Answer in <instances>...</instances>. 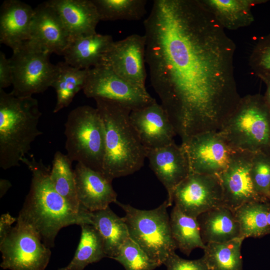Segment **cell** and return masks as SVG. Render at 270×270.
I'll use <instances>...</instances> for the list:
<instances>
[{"label":"cell","instance_id":"obj_12","mask_svg":"<svg viewBox=\"0 0 270 270\" xmlns=\"http://www.w3.org/2000/svg\"><path fill=\"white\" fill-rule=\"evenodd\" d=\"M190 172L218 176L228 166L234 152L218 132L194 135L181 144Z\"/></svg>","mask_w":270,"mask_h":270},{"label":"cell","instance_id":"obj_13","mask_svg":"<svg viewBox=\"0 0 270 270\" xmlns=\"http://www.w3.org/2000/svg\"><path fill=\"white\" fill-rule=\"evenodd\" d=\"M145 63V36L132 34L114 42L105 54L101 65L109 68L128 82L146 88Z\"/></svg>","mask_w":270,"mask_h":270},{"label":"cell","instance_id":"obj_23","mask_svg":"<svg viewBox=\"0 0 270 270\" xmlns=\"http://www.w3.org/2000/svg\"><path fill=\"white\" fill-rule=\"evenodd\" d=\"M224 29L236 30L250 26L254 17L252 8L266 0H200Z\"/></svg>","mask_w":270,"mask_h":270},{"label":"cell","instance_id":"obj_1","mask_svg":"<svg viewBox=\"0 0 270 270\" xmlns=\"http://www.w3.org/2000/svg\"><path fill=\"white\" fill-rule=\"evenodd\" d=\"M144 26L150 82L176 134L218 132L242 98L233 40L200 0H154Z\"/></svg>","mask_w":270,"mask_h":270},{"label":"cell","instance_id":"obj_40","mask_svg":"<svg viewBox=\"0 0 270 270\" xmlns=\"http://www.w3.org/2000/svg\"><path fill=\"white\" fill-rule=\"evenodd\" d=\"M268 223L270 226V210L268 212Z\"/></svg>","mask_w":270,"mask_h":270},{"label":"cell","instance_id":"obj_10","mask_svg":"<svg viewBox=\"0 0 270 270\" xmlns=\"http://www.w3.org/2000/svg\"><path fill=\"white\" fill-rule=\"evenodd\" d=\"M82 90L88 98L114 101L132 110L144 108L156 100L146 88L128 82L104 65L89 70Z\"/></svg>","mask_w":270,"mask_h":270},{"label":"cell","instance_id":"obj_6","mask_svg":"<svg viewBox=\"0 0 270 270\" xmlns=\"http://www.w3.org/2000/svg\"><path fill=\"white\" fill-rule=\"evenodd\" d=\"M64 128L65 148L70 160L102 173L105 134L96 108L85 105L74 108L68 116Z\"/></svg>","mask_w":270,"mask_h":270},{"label":"cell","instance_id":"obj_37","mask_svg":"<svg viewBox=\"0 0 270 270\" xmlns=\"http://www.w3.org/2000/svg\"><path fill=\"white\" fill-rule=\"evenodd\" d=\"M16 220L8 213L2 214L0 218V242L2 241L12 228V224Z\"/></svg>","mask_w":270,"mask_h":270},{"label":"cell","instance_id":"obj_32","mask_svg":"<svg viewBox=\"0 0 270 270\" xmlns=\"http://www.w3.org/2000/svg\"><path fill=\"white\" fill-rule=\"evenodd\" d=\"M112 259L120 264L126 270H154L160 266L130 237Z\"/></svg>","mask_w":270,"mask_h":270},{"label":"cell","instance_id":"obj_29","mask_svg":"<svg viewBox=\"0 0 270 270\" xmlns=\"http://www.w3.org/2000/svg\"><path fill=\"white\" fill-rule=\"evenodd\" d=\"M244 240L206 244L202 256L210 270H242L241 249Z\"/></svg>","mask_w":270,"mask_h":270},{"label":"cell","instance_id":"obj_19","mask_svg":"<svg viewBox=\"0 0 270 270\" xmlns=\"http://www.w3.org/2000/svg\"><path fill=\"white\" fill-rule=\"evenodd\" d=\"M34 9L19 0H6L0 9V42L14 52L30 38Z\"/></svg>","mask_w":270,"mask_h":270},{"label":"cell","instance_id":"obj_30","mask_svg":"<svg viewBox=\"0 0 270 270\" xmlns=\"http://www.w3.org/2000/svg\"><path fill=\"white\" fill-rule=\"evenodd\" d=\"M78 245L74 256L65 267L58 270H84L88 264L107 257L102 238L92 224H82Z\"/></svg>","mask_w":270,"mask_h":270},{"label":"cell","instance_id":"obj_8","mask_svg":"<svg viewBox=\"0 0 270 270\" xmlns=\"http://www.w3.org/2000/svg\"><path fill=\"white\" fill-rule=\"evenodd\" d=\"M0 267L10 270H46L51 251L30 226L16 220L0 242Z\"/></svg>","mask_w":270,"mask_h":270},{"label":"cell","instance_id":"obj_15","mask_svg":"<svg viewBox=\"0 0 270 270\" xmlns=\"http://www.w3.org/2000/svg\"><path fill=\"white\" fill-rule=\"evenodd\" d=\"M34 10L30 38L26 42L50 54L62 55L70 36L57 12L47 1Z\"/></svg>","mask_w":270,"mask_h":270},{"label":"cell","instance_id":"obj_28","mask_svg":"<svg viewBox=\"0 0 270 270\" xmlns=\"http://www.w3.org/2000/svg\"><path fill=\"white\" fill-rule=\"evenodd\" d=\"M170 222L172 238L182 252L188 256L194 250L205 248L198 218L186 214L174 206Z\"/></svg>","mask_w":270,"mask_h":270},{"label":"cell","instance_id":"obj_9","mask_svg":"<svg viewBox=\"0 0 270 270\" xmlns=\"http://www.w3.org/2000/svg\"><path fill=\"white\" fill-rule=\"evenodd\" d=\"M50 54L30 46L26 42L13 52L10 60L13 71L12 90L18 97L32 96L51 86L56 66L49 59Z\"/></svg>","mask_w":270,"mask_h":270},{"label":"cell","instance_id":"obj_17","mask_svg":"<svg viewBox=\"0 0 270 270\" xmlns=\"http://www.w3.org/2000/svg\"><path fill=\"white\" fill-rule=\"evenodd\" d=\"M146 158L150 168L166 190V200L168 206H171L174 188L190 172L184 147L173 142L161 148L146 150Z\"/></svg>","mask_w":270,"mask_h":270},{"label":"cell","instance_id":"obj_39","mask_svg":"<svg viewBox=\"0 0 270 270\" xmlns=\"http://www.w3.org/2000/svg\"><path fill=\"white\" fill-rule=\"evenodd\" d=\"M11 187L10 182L7 180L0 179V196L2 197Z\"/></svg>","mask_w":270,"mask_h":270},{"label":"cell","instance_id":"obj_35","mask_svg":"<svg viewBox=\"0 0 270 270\" xmlns=\"http://www.w3.org/2000/svg\"><path fill=\"white\" fill-rule=\"evenodd\" d=\"M164 264L166 270H210L202 257L197 260H186L176 252L171 254Z\"/></svg>","mask_w":270,"mask_h":270},{"label":"cell","instance_id":"obj_4","mask_svg":"<svg viewBox=\"0 0 270 270\" xmlns=\"http://www.w3.org/2000/svg\"><path fill=\"white\" fill-rule=\"evenodd\" d=\"M42 116L32 96L18 97L0 89V167L20 166L32 144L42 132L38 128Z\"/></svg>","mask_w":270,"mask_h":270},{"label":"cell","instance_id":"obj_31","mask_svg":"<svg viewBox=\"0 0 270 270\" xmlns=\"http://www.w3.org/2000/svg\"><path fill=\"white\" fill-rule=\"evenodd\" d=\"M100 20H138L146 14V0H92Z\"/></svg>","mask_w":270,"mask_h":270},{"label":"cell","instance_id":"obj_2","mask_svg":"<svg viewBox=\"0 0 270 270\" xmlns=\"http://www.w3.org/2000/svg\"><path fill=\"white\" fill-rule=\"evenodd\" d=\"M22 162L31 172L30 189L16 220L30 226L50 248L59 231L68 226L92 224V212H74L54 188L50 168L42 160L24 158Z\"/></svg>","mask_w":270,"mask_h":270},{"label":"cell","instance_id":"obj_27","mask_svg":"<svg viewBox=\"0 0 270 270\" xmlns=\"http://www.w3.org/2000/svg\"><path fill=\"white\" fill-rule=\"evenodd\" d=\"M270 202L253 201L234 211L240 230V238H260L270 234L268 216Z\"/></svg>","mask_w":270,"mask_h":270},{"label":"cell","instance_id":"obj_11","mask_svg":"<svg viewBox=\"0 0 270 270\" xmlns=\"http://www.w3.org/2000/svg\"><path fill=\"white\" fill-rule=\"evenodd\" d=\"M172 202L181 212L196 218L210 210L223 205L218 176L190 172L174 188Z\"/></svg>","mask_w":270,"mask_h":270},{"label":"cell","instance_id":"obj_33","mask_svg":"<svg viewBox=\"0 0 270 270\" xmlns=\"http://www.w3.org/2000/svg\"><path fill=\"white\" fill-rule=\"evenodd\" d=\"M250 175L258 195L262 200L270 202V151L254 153Z\"/></svg>","mask_w":270,"mask_h":270},{"label":"cell","instance_id":"obj_24","mask_svg":"<svg viewBox=\"0 0 270 270\" xmlns=\"http://www.w3.org/2000/svg\"><path fill=\"white\" fill-rule=\"evenodd\" d=\"M92 212V225L102 238L106 256L112 259L130 238L124 217L118 216L110 206Z\"/></svg>","mask_w":270,"mask_h":270},{"label":"cell","instance_id":"obj_21","mask_svg":"<svg viewBox=\"0 0 270 270\" xmlns=\"http://www.w3.org/2000/svg\"><path fill=\"white\" fill-rule=\"evenodd\" d=\"M114 42L111 36L97 32L71 38L62 54L64 62L82 70L99 66Z\"/></svg>","mask_w":270,"mask_h":270},{"label":"cell","instance_id":"obj_18","mask_svg":"<svg viewBox=\"0 0 270 270\" xmlns=\"http://www.w3.org/2000/svg\"><path fill=\"white\" fill-rule=\"evenodd\" d=\"M74 173L78 198L82 208L94 212L117 201L112 181L101 172L77 162Z\"/></svg>","mask_w":270,"mask_h":270},{"label":"cell","instance_id":"obj_25","mask_svg":"<svg viewBox=\"0 0 270 270\" xmlns=\"http://www.w3.org/2000/svg\"><path fill=\"white\" fill-rule=\"evenodd\" d=\"M56 66V72L51 85L56 94L54 113L68 107L75 96L83 90L90 70L78 69L65 62H60Z\"/></svg>","mask_w":270,"mask_h":270},{"label":"cell","instance_id":"obj_7","mask_svg":"<svg viewBox=\"0 0 270 270\" xmlns=\"http://www.w3.org/2000/svg\"><path fill=\"white\" fill-rule=\"evenodd\" d=\"M124 212L130 238L160 266L176 252L172 234L166 200L156 208L142 210L116 201Z\"/></svg>","mask_w":270,"mask_h":270},{"label":"cell","instance_id":"obj_22","mask_svg":"<svg viewBox=\"0 0 270 270\" xmlns=\"http://www.w3.org/2000/svg\"><path fill=\"white\" fill-rule=\"evenodd\" d=\"M203 242H224L240 238V230L234 212L222 205L198 217Z\"/></svg>","mask_w":270,"mask_h":270},{"label":"cell","instance_id":"obj_38","mask_svg":"<svg viewBox=\"0 0 270 270\" xmlns=\"http://www.w3.org/2000/svg\"><path fill=\"white\" fill-rule=\"evenodd\" d=\"M256 74L264 83L266 90L264 95V100L270 109V72H264Z\"/></svg>","mask_w":270,"mask_h":270},{"label":"cell","instance_id":"obj_20","mask_svg":"<svg viewBox=\"0 0 270 270\" xmlns=\"http://www.w3.org/2000/svg\"><path fill=\"white\" fill-rule=\"evenodd\" d=\"M70 38L96 33L100 19L92 0H50Z\"/></svg>","mask_w":270,"mask_h":270},{"label":"cell","instance_id":"obj_26","mask_svg":"<svg viewBox=\"0 0 270 270\" xmlns=\"http://www.w3.org/2000/svg\"><path fill=\"white\" fill-rule=\"evenodd\" d=\"M72 162L66 154L56 151L54 156L50 178L54 190L70 208L76 212H81L86 210L81 207L78 198Z\"/></svg>","mask_w":270,"mask_h":270},{"label":"cell","instance_id":"obj_36","mask_svg":"<svg viewBox=\"0 0 270 270\" xmlns=\"http://www.w3.org/2000/svg\"><path fill=\"white\" fill-rule=\"evenodd\" d=\"M13 71L10 58L0 52V89H4L12 84Z\"/></svg>","mask_w":270,"mask_h":270},{"label":"cell","instance_id":"obj_14","mask_svg":"<svg viewBox=\"0 0 270 270\" xmlns=\"http://www.w3.org/2000/svg\"><path fill=\"white\" fill-rule=\"evenodd\" d=\"M254 153L234 150L228 166L218 176L222 188L223 205L233 211L248 202L264 201L256 192L251 178Z\"/></svg>","mask_w":270,"mask_h":270},{"label":"cell","instance_id":"obj_16","mask_svg":"<svg viewBox=\"0 0 270 270\" xmlns=\"http://www.w3.org/2000/svg\"><path fill=\"white\" fill-rule=\"evenodd\" d=\"M130 118L146 150L167 146L174 142L176 134L164 108L155 100L141 108L132 110Z\"/></svg>","mask_w":270,"mask_h":270},{"label":"cell","instance_id":"obj_3","mask_svg":"<svg viewBox=\"0 0 270 270\" xmlns=\"http://www.w3.org/2000/svg\"><path fill=\"white\" fill-rule=\"evenodd\" d=\"M94 100L105 134L102 174L112 181L139 170L144 166L146 150L130 122L132 110L114 101Z\"/></svg>","mask_w":270,"mask_h":270},{"label":"cell","instance_id":"obj_34","mask_svg":"<svg viewBox=\"0 0 270 270\" xmlns=\"http://www.w3.org/2000/svg\"><path fill=\"white\" fill-rule=\"evenodd\" d=\"M249 64L256 74L270 72V34L260 38L252 49Z\"/></svg>","mask_w":270,"mask_h":270},{"label":"cell","instance_id":"obj_5","mask_svg":"<svg viewBox=\"0 0 270 270\" xmlns=\"http://www.w3.org/2000/svg\"><path fill=\"white\" fill-rule=\"evenodd\" d=\"M218 132L234 150L270 151V109L264 95L242 97Z\"/></svg>","mask_w":270,"mask_h":270}]
</instances>
